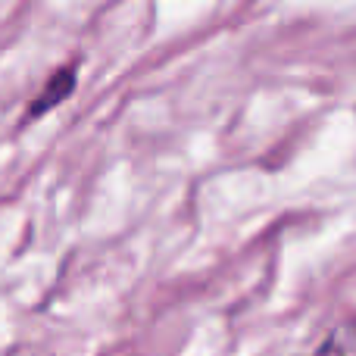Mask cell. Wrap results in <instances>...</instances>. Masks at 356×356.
I'll use <instances>...</instances> for the list:
<instances>
[{
	"label": "cell",
	"instance_id": "obj_1",
	"mask_svg": "<svg viewBox=\"0 0 356 356\" xmlns=\"http://www.w3.org/2000/svg\"><path fill=\"white\" fill-rule=\"evenodd\" d=\"M75 88V66H66L60 69V72L50 75V81L44 85V91L35 97V104L29 106V119H41L44 113H50L56 104H63V100L72 94Z\"/></svg>",
	"mask_w": 356,
	"mask_h": 356
},
{
	"label": "cell",
	"instance_id": "obj_2",
	"mask_svg": "<svg viewBox=\"0 0 356 356\" xmlns=\"http://www.w3.org/2000/svg\"><path fill=\"white\" fill-rule=\"evenodd\" d=\"M316 356H356V316L341 319L338 325L325 334V341L319 344Z\"/></svg>",
	"mask_w": 356,
	"mask_h": 356
}]
</instances>
